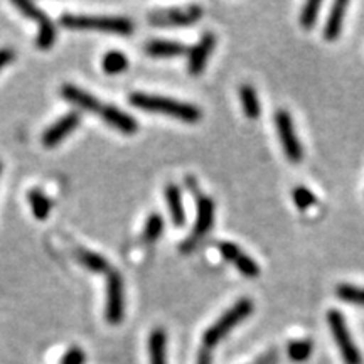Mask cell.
I'll list each match as a JSON object with an SVG mask.
<instances>
[{"label":"cell","mask_w":364,"mask_h":364,"mask_svg":"<svg viewBox=\"0 0 364 364\" xmlns=\"http://www.w3.org/2000/svg\"><path fill=\"white\" fill-rule=\"evenodd\" d=\"M130 105L140 108L144 112L162 113V115L179 118L186 124H196L201 120L203 112L199 110L196 105L179 102V100H172L167 97H159V95L149 93H132L129 97Z\"/></svg>","instance_id":"6da1fadb"},{"label":"cell","mask_w":364,"mask_h":364,"mask_svg":"<svg viewBox=\"0 0 364 364\" xmlns=\"http://www.w3.org/2000/svg\"><path fill=\"white\" fill-rule=\"evenodd\" d=\"M63 27L73 31H100V33H112L120 36H130L134 33V22L127 17H102V16H75V14H63Z\"/></svg>","instance_id":"7a4b0ae2"},{"label":"cell","mask_w":364,"mask_h":364,"mask_svg":"<svg viewBox=\"0 0 364 364\" xmlns=\"http://www.w3.org/2000/svg\"><path fill=\"white\" fill-rule=\"evenodd\" d=\"M252 312H253V300L248 297L240 299L233 307L228 309V311L218 318L215 324L204 332L203 336L204 348L208 349L215 348L218 343H221V341L225 339L241 321H245V318H247Z\"/></svg>","instance_id":"3957f363"},{"label":"cell","mask_w":364,"mask_h":364,"mask_svg":"<svg viewBox=\"0 0 364 364\" xmlns=\"http://www.w3.org/2000/svg\"><path fill=\"white\" fill-rule=\"evenodd\" d=\"M327 324L331 327L332 338H334L336 344H338L341 356L344 359V364H363L361 353H359L358 346L354 344L351 332L348 329L343 314L336 311V309H331L327 312Z\"/></svg>","instance_id":"277c9868"},{"label":"cell","mask_w":364,"mask_h":364,"mask_svg":"<svg viewBox=\"0 0 364 364\" xmlns=\"http://www.w3.org/2000/svg\"><path fill=\"white\" fill-rule=\"evenodd\" d=\"M196 199H198V215H196L193 235L181 245V252L184 253L193 252L198 247V241L208 235V231L213 228V223H215V203H213V199L201 193L196 194Z\"/></svg>","instance_id":"5b68a950"},{"label":"cell","mask_w":364,"mask_h":364,"mask_svg":"<svg viewBox=\"0 0 364 364\" xmlns=\"http://www.w3.org/2000/svg\"><path fill=\"white\" fill-rule=\"evenodd\" d=\"M105 317L113 326L120 324L125 317L124 279L117 270H112L107 275V311H105Z\"/></svg>","instance_id":"8992f818"},{"label":"cell","mask_w":364,"mask_h":364,"mask_svg":"<svg viewBox=\"0 0 364 364\" xmlns=\"http://www.w3.org/2000/svg\"><path fill=\"white\" fill-rule=\"evenodd\" d=\"M275 125H277V134H279L280 144L284 147V152L287 159L292 164H299L304 157L302 145L299 142V136L295 134L292 117L289 112L279 110L275 115Z\"/></svg>","instance_id":"52a82bcc"},{"label":"cell","mask_w":364,"mask_h":364,"mask_svg":"<svg viewBox=\"0 0 364 364\" xmlns=\"http://www.w3.org/2000/svg\"><path fill=\"white\" fill-rule=\"evenodd\" d=\"M203 17V9L189 6L182 9H166L156 11L149 16V22L154 26H189Z\"/></svg>","instance_id":"ba28073f"},{"label":"cell","mask_w":364,"mask_h":364,"mask_svg":"<svg viewBox=\"0 0 364 364\" xmlns=\"http://www.w3.org/2000/svg\"><path fill=\"white\" fill-rule=\"evenodd\" d=\"M220 252L225 260L231 262L238 268L241 275L248 277V279H255V277L260 275V267L257 265V262H253L247 253L241 252L238 245L231 243V241H221Z\"/></svg>","instance_id":"9c48e42d"},{"label":"cell","mask_w":364,"mask_h":364,"mask_svg":"<svg viewBox=\"0 0 364 364\" xmlns=\"http://www.w3.org/2000/svg\"><path fill=\"white\" fill-rule=\"evenodd\" d=\"M216 44V36L213 33H206L199 39V43L194 46L193 49L189 51V58H188V71L193 76L201 75L206 68V63L209 59V54L213 53Z\"/></svg>","instance_id":"30bf717a"},{"label":"cell","mask_w":364,"mask_h":364,"mask_svg":"<svg viewBox=\"0 0 364 364\" xmlns=\"http://www.w3.org/2000/svg\"><path fill=\"white\" fill-rule=\"evenodd\" d=\"M78 125H80V113L76 112L66 113L65 117H61L58 122H54V124L44 132L43 144L46 147H54V145L61 144L63 140H65Z\"/></svg>","instance_id":"8fae6325"},{"label":"cell","mask_w":364,"mask_h":364,"mask_svg":"<svg viewBox=\"0 0 364 364\" xmlns=\"http://www.w3.org/2000/svg\"><path fill=\"white\" fill-rule=\"evenodd\" d=\"M61 95H63V98L66 100V102H70L71 105H75V107H78L85 112L98 113V115H100V112H102V108H103V103L100 102V100L95 98L93 95L88 93L86 90H81L75 85H65V86H63Z\"/></svg>","instance_id":"7c38bea8"},{"label":"cell","mask_w":364,"mask_h":364,"mask_svg":"<svg viewBox=\"0 0 364 364\" xmlns=\"http://www.w3.org/2000/svg\"><path fill=\"white\" fill-rule=\"evenodd\" d=\"M100 117H102L108 125L113 127V129L122 132V134L132 135L139 130V124H136L135 118L129 115V113L118 110V108L113 107V105H103L102 112H100Z\"/></svg>","instance_id":"4fadbf2b"},{"label":"cell","mask_w":364,"mask_h":364,"mask_svg":"<svg viewBox=\"0 0 364 364\" xmlns=\"http://www.w3.org/2000/svg\"><path fill=\"white\" fill-rule=\"evenodd\" d=\"M145 53L152 58H179L186 54V46L177 41L154 39L145 46Z\"/></svg>","instance_id":"5bb4252c"},{"label":"cell","mask_w":364,"mask_h":364,"mask_svg":"<svg viewBox=\"0 0 364 364\" xmlns=\"http://www.w3.org/2000/svg\"><path fill=\"white\" fill-rule=\"evenodd\" d=\"M348 9V2H336L331 9L329 17H327L326 27H324V38L327 41H336L341 36L344 24V14Z\"/></svg>","instance_id":"9a60e30c"},{"label":"cell","mask_w":364,"mask_h":364,"mask_svg":"<svg viewBox=\"0 0 364 364\" xmlns=\"http://www.w3.org/2000/svg\"><path fill=\"white\" fill-rule=\"evenodd\" d=\"M150 364H167V336L164 329H154L149 338Z\"/></svg>","instance_id":"2e32d148"},{"label":"cell","mask_w":364,"mask_h":364,"mask_svg":"<svg viewBox=\"0 0 364 364\" xmlns=\"http://www.w3.org/2000/svg\"><path fill=\"white\" fill-rule=\"evenodd\" d=\"M166 201H167V206H169L172 223H174L176 226H184L186 213H184V206H182L181 189L177 188L176 184H169L166 188Z\"/></svg>","instance_id":"e0dca14e"},{"label":"cell","mask_w":364,"mask_h":364,"mask_svg":"<svg viewBox=\"0 0 364 364\" xmlns=\"http://www.w3.org/2000/svg\"><path fill=\"white\" fill-rule=\"evenodd\" d=\"M75 257H76V260H78L85 268H88L90 272L107 273V275L112 272L110 263L105 260L100 253H95V252H90V250L81 248V250H76Z\"/></svg>","instance_id":"ac0fdd59"},{"label":"cell","mask_w":364,"mask_h":364,"mask_svg":"<svg viewBox=\"0 0 364 364\" xmlns=\"http://www.w3.org/2000/svg\"><path fill=\"white\" fill-rule=\"evenodd\" d=\"M240 100L241 107H243V113L247 115L250 120H255V118L260 117V100H258L257 91L252 85H243L240 86Z\"/></svg>","instance_id":"d6986e66"},{"label":"cell","mask_w":364,"mask_h":364,"mask_svg":"<svg viewBox=\"0 0 364 364\" xmlns=\"http://www.w3.org/2000/svg\"><path fill=\"white\" fill-rule=\"evenodd\" d=\"M27 198H29L31 209H33L36 220L44 221L46 218L49 216V213H51V208H53L51 199H49L41 189H31L29 194H27Z\"/></svg>","instance_id":"ffe728a7"},{"label":"cell","mask_w":364,"mask_h":364,"mask_svg":"<svg viewBox=\"0 0 364 364\" xmlns=\"http://www.w3.org/2000/svg\"><path fill=\"white\" fill-rule=\"evenodd\" d=\"M102 68L107 75H120L129 68V58L122 51H110L103 56Z\"/></svg>","instance_id":"44dd1931"},{"label":"cell","mask_w":364,"mask_h":364,"mask_svg":"<svg viewBox=\"0 0 364 364\" xmlns=\"http://www.w3.org/2000/svg\"><path fill=\"white\" fill-rule=\"evenodd\" d=\"M336 295H338L343 302L364 307V289L363 287H356L351 284H341L336 287Z\"/></svg>","instance_id":"7402d4cb"},{"label":"cell","mask_w":364,"mask_h":364,"mask_svg":"<svg viewBox=\"0 0 364 364\" xmlns=\"http://www.w3.org/2000/svg\"><path fill=\"white\" fill-rule=\"evenodd\" d=\"M312 348L314 344L311 339H299L292 341V343L289 344L287 353H289V358L292 359L294 363H304L312 356Z\"/></svg>","instance_id":"603a6c76"},{"label":"cell","mask_w":364,"mask_h":364,"mask_svg":"<svg viewBox=\"0 0 364 364\" xmlns=\"http://www.w3.org/2000/svg\"><path fill=\"white\" fill-rule=\"evenodd\" d=\"M164 233V220L159 213H152L145 221L144 228V240L149 241V243H154L161 238Z\"/></svg>","instance_id":"cb8c5ba5"},{"label":"cell","mask_w":364,"mask_h":364,"mask_svg":"<svg viewBox=\"0 0 364 364\" xmlns=\"http://www.w3.org/2000/svg\"><path fill=\"white\" fill-rule=\"evenodd\" d=\"M292 198H294L295 206H297L300 211H306V209L312 208L314 204L317 203L316 194H314L311 189H307L306 186H299V188H295L292 191Z\"/></svg>","instance_id":"d4e9b609"},{"label":"cell","mask_w":364,"mask_h":364,"mask_svg":"<svg viewBox=\"0 0 364 364\" xmlns=\"http://www.w3.org/2000/svg\"><path fill=\"white\" fill-rule=\"evenodd\" d=\"M318 9H321V2H307L300 14V24L304 26V29H312L316 24Z\"/></svg>","instance_id":"484cf974"},{"label":"cell","mask_w":364,"mask_h":364,"mask_svg":"<svg viewBox=\"0 0 364 364\" xmlns=\"http://www.w3.org/2000/svg\"><path fill=\"white\" fill-rule=\"evenodd\" d=\"M86 361V354L81 348H76L73 346L66 351L65 356L61 359V364H85Z\"/></svg>","instance_id":"4316f807"},{"label":"cell","mask_w":364,"mask_h":364,"mask_svg":"<svg viewBox=\"0 0 364 364\" xmlns=\"http://www.w3.org/2000/svg\"><path fill=\"white\" fill-rule=\"evenodd\" d=\"M14 58H16V54H14L12 49L9 48L0 49V70H2L4 66H7L11 61H14Z\"/></svg>","instance_id":"83f0119b"},{"label":"cell","mask_w":364,"mask_h":364,"mask_svg":"<svg viewBox=\"0 0 364 364\" xmlns=\"http://www.w3.org/2000/svg\"><path fill=\"white\" fill-rule=\"evenodd\" d=\"M213 363V356H211V349L204 348L199 351L198 356V364H211Z\"/></svg>","instance_id":"f1b7e54d"},{"label":"cell","mask_w":364,"mask_h":364,"mask_svg":"<svg viewBox=\"0 0 364 364\" xmlns=\"http://www.w3.org/2000/svg\"><path fill=\"white\" fill-rule=\"evenodd\" d=\"M0 174H2V162H0Z\"/></svg>","instance_id":"f546056e"}]
</instances>
